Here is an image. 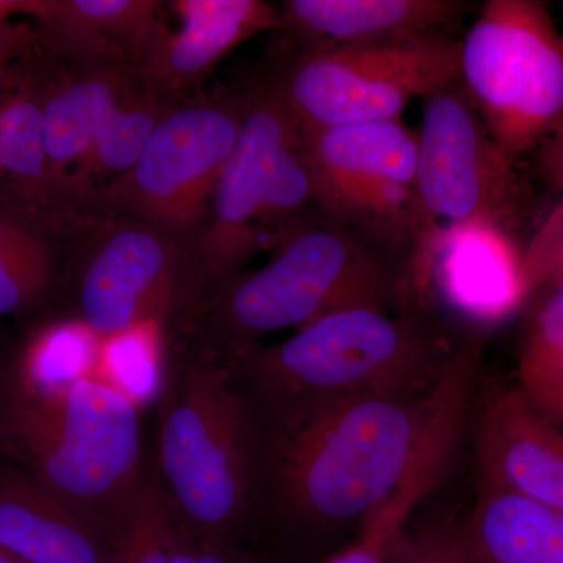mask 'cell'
I'll return each mask as SVG.
<instances>
[{"label": "cell", "instance_id": "cell-23", "mask_svg": "<svg viewBox=\"0 0 563 563\" xmlns=\"http://www.w3.org/2000/svg\"><path fill=\"white\" fill-rule=\"evenodd\" d=\"M101 342L79 321L58 312L32 325L2 368L25 387H65L91 376Z\"/></svg>", "mask_w": 563, "mask_h": 563}, {"label": "cell", "instance_id": "cell-18", "mask_svg": "<svg viewBox=\"0 0 563 563\" xmlns=\"http://www.w3.org/2000/svg\"><path fill=\"white\" fill-rule=\"evenodd\" d=\"M176 32H163L140 70L144 84L179 101L247 40L274 32L279 9L265 0H174Z\"/></svg>", "mask_w": 563, "mask_h": 563}, {"label": "cell", "instance_id": "cell-15", "mask_svg": "<svg viewBox=\"0 0 563 563\" xmlns=\"http://www.w3.org/2000/svg\"><path fill=\"white\" fill-rule=\"evenodd\" d=\"M43 58V125L52 180L70 210L88 220L98 207L81 198L74 177L106 122L143 79L128 66H69Z\"/></svg>", "mask_w": 563, "mask_h": 563}, {"label": "cell", "instance_id": "cell-13", "mask_svg": "<svg viewBox=\"0 0 563 563\" xmlns=\"http://www.w3.org/2000/svg\"><path fill=\"white\" fill-rule=\"evenodd\" d=\"M431 280L476 324L510 317L539 288L531 258L521 254L514 233L490 222L437 229L428 247V287Z\"/></svg>", "mask_w": 563, "mask_h": 563}, {"label": "cell", "instance_id": "cell-21", "mask_svg": "<svg viewBox=\"0 0 563 563\" xmlns=\"http://www.w3.org/2000/svg\"><path fill=\"white\" fill-rule=\"evenodd\" d=\"M462 536L474 563H563V514L487 485Z\"/></svg>", "mask_w": 563, "mask_h": 563}, {"label": "cell", "instance_id": "cell-35", "mask_svg": "<svg viewBox=\"0 0 563 563\" xmlns=\"http://www.w3.org/2000/svg\"><path fill=\"white\" fill-rule=\"evenodd\" d=\"M562 269H563V265H562Z\"/></svg>", "mask_w": 563, "mask_h": 563}, {"label": "cell", "instance_id": "cell-32", "mask_svg": "<svg viewBox=\"0 0 563 563\" xmlns=\"http://www.w3.org/2000/svg\"><path fill=\"white\" fill-rule=\"evenodd\" d=\"M540 163L548 180L558 190L563 191V122L561 128L544 141Z\"/></svg>", "mask_w": 563, "mask_h": 563}, {"label": "cell", "instance_id": "cell-5", "mask_svg": "<svg viewBox=\"0 0 563 563\" xmlns=\"http://www.w3.org/2000/svg\"><path fill=\"white\" fill-rule=\"evenodd\" d=\"M0 454L120 542L151 472L139 401L92 376L40 390L0 366Z\"/></svg>", "mask_w": 563, "mask_h": 563}, {"label": "cell", "instance_id": "cell-7", "mask_svg": "<svg viewBox=\"0 0 563 563\" xmlns=\"http://www.w3.org/2000/svg\"><path fill=\"white\" fill-rule=\"evenodd\" d=\"M459 81L507 157L563 122V33L537 0H488L461 41Z\"/></svg>", "mask_w": 563, "mask_h": 563}, {"label": "cell", "instance_id": "cell-28", "mask_svg": "<svg viewBox=\"0 0 563 563\" xmlns=\"http://www.w3.org/2000/svg\"><path fill=\"white\" fill-rule=\"evenodd\" d=\"M384 563H474L462 529L407 526L391 540Z\"/></svg>", "mask_w": 563, "mask_h": 563}, {"label": "cell", "instance_id": "cell-19", "mask_svg": "<svg viewBox=\"0 0 563 563\" xmlns=\"http://www.w3.org/2000/svg\"><path fill=\"white\" fill-rule=\"evenodd\" d=\"M462 0H285L276 33L284 54L448 33L468 13Z\"/></svg>", "mask_w": 563, "mask_h": 563}, {"label": "cell", "instance_id": "cell-9", "mask_svg": "<svg viewBox=\"0 0 563 563\" xmlns=\"http://www.w3.org/2000/svg\"><path fill=\"white\" fill-rule=\"evenodd\" d=\"M243 117L244 90L180 99L158 122L135 165L99 188L102 209L146 222L191 250Z\"/></svg>", "mask_w": 563, "mask_h": 563}, {"label": "cell", "instance_id": "cell-26", "mask_svg": "<svg viewBox=\"0 0 563 563\" xmlns=\"http://www.w3.org/2000/svg\"><path fill=\"white\" fill-rule=\"evenodd\" d=\"M317 211V195L306 136L299 129L291 140L282 147L274 165L272 180L263 202L258 235L273 247L282 236L287 235L299 222Z\"/></svg>", "mask_w": 563, "mask_h": 563}, {"label": "cell", "instance_id": "cell-31", "mask_svg": "<svg viewBox=\"0 0 563 563\" xmlns=\"http://www.w3.org/2000/svg\"><path fill=\"white\" fill-rule=\"evenodd\" d=\"M169 561L172 563H252V558L247 551L233 550V548L196 539L195 536L181 529L172 515Z\"/></svg>", "mask_w": 563, "mask_h": 563}, {"label": "cell", "instance_id": "cell-27", "mask_svg": "<svg viewBox=\"0 0 563 563\" xmlns=\"http://www.w3.org/2000/svg\"><path fill=\"white\" fill-rule=\"evenodd\" d=\"M172 512L152 470L121 543V563H172L169 561Z\"/></svg>", "mask_w": 563, "mask_h": 563}, {"label": "cell", "instance_id": "cell-11", "mask_svg": "<svg viewBox=\"0 0 563 563\" xmlns=\"http://www.w3.org/2000/svg\"><path fill=\"white\" fill-rule=\"evenodd\" d=\"M417 180L422 211L435 229L490 222L512 232L528 207L515 162L459 79L424 99Z\"/></svg>", "mask_w": 563, "mask_h": 563}, {"label": "cell", "instance_id": "cell-25", "mask_svg": "<svg viewBox=\"0 0 563 563\" xmlns=\"http://www.w3.org/2000/svg\"><path fill=\"white\" fill-rule=\"evenodd\" d=\"M544 284L518 347V388L540 412L563 424V269Z\"/></svg>", "mask_w": 563, "mask_h": 563}, {"label": "cell", "instance_id": "cell-24", "mask_svg": "<svg viewBox=\"0 0 563 563\" xmlns=\"http://www.w3.org/2000/svg\"><path fill=\"white\" fill-rule=\"evenodd\" d=\"M176 102L151 90L143 81L139 90L114 110L74 177L85 201L98 206L101 181L117 179L135 165L158 122Z\"/></svg>", "mask_w": 563, "mask_h": 563}, {"label": "cell", "instance_id": "cell-10", "mask_svg": "<svg viewBox=\"0 0 563 563\" xmlns=\"http://www.w3.org/2000/svg\"><path fill=\"white\" fill-rule=\"evenodd\" d=\"M317 210L422 257L437 229L418 195V132L402 120L303 132Z\"/></svg>", "mask_w": 563, "mask_h": 563}, {"label": "cell", "instance_id": "cell-29", "mask_svg": "<svg viewBox=\"0 0 563 563\" xmlns=\"http://www.w3.org/2000/svg\"><path fill=\"white\" fill-rule=\"evenodd\" d=\"M407 528L406 521L391 510L380 509L358 529V537L318 563H384L391 540Z\"/></svg>", "mask_w": 563, "mask_h": 563}, {"label": "cell", "instance_id": "cell-4", "mask_svg": "<svg viewBox=\"0 0 563 563\" xmlns=\"http://www.w3.org/2000/svg\"><path fill=\"white\" fill-rule=\"evenodd\" d=\"M151 470L174 521L202 542L247 551L261 490V444L224 363L163 335Z\"/></svg>", "mask_w": 563, "mask_h": 563}, {"label": "cell", "instance_id": "cell-17", "mask_svg": "<svg viewBox=\"0 0 563 563\" xmlns=\"http://www.w3.org/2000/svg\"><path fill=\"white\" fill-rule=\"evenodd\" d=\"M43 95L44 58L38 51L0 88V203L73 239L90 220L70 210L52 180Z\"/></svg>", "mask_w": 563, "mask_h": 563}, {"label": "cell", "instance_id": "cell-2", "mask_svg": "<svg viewBox=\"0 0 563 563\" xmlns=\"http://www.w3.org/2000/svg\"><path fill=\"white\" fill-rule=\"evenodd\" d=\"M472 332L418 307L352 309L224 363L258 444L332 407L433 387Z\"/></svg>", "mask_w": 563, "mask_h": 563}, {"label": "cell", "instance_id": "cell-1", "mask_svg": "<svg viewBox=\"0 0 563 563\" xmlns=\"http://www.w3.org/2000/svg\"><path fill=\"white\" fill-rule=\"evenodd\" d=\"M484 342H466L424 391L372 396L314 415L261 444L254 540L295 547L361 529L402 488L442 479L461 435Z\"/></svg>", "mask_w": 563, "mask_h": 563}, {"label": "cell", "instance_id": "cell-6", "mask_svg": "<svg viewBox=\"0 0 563 563\" xmlns=\"http://www.w3.org/2000/svg\"><path fill=\"white\" fill-rule=\"evenodd\" d=\"M62 313L99 340L158 325L180 333L198 310L190 247L146 222L102 210L70 239Z\"/></svg>", "mask_w": 563, "mask_h": 563}, {"label": "cell", "instance_id": "cell-22", "mask_svg": "<svg viewBox=\"0 0 563 563\" xmlns=\"http://www.w3.org/2000/svg\"><path fill=\"white\" fill-rule=\"evenodd\" d=\"M63 242L69 236L0 203V320L38 313L58 299Z\"/></svg>", "mask_w": 563, "mask_h": 563}, {"label": "cell", "instance_id": "cell-12", "mask_svg": "<svg viewBox=\"0 0 563 563\" xmlns=\"http://www.w3.org/2000/svg\"><path fill=\"white\" fill-rule=\"evenodd\" d=\"M299 129L268 76L244 90L239 139L214 188L202 231L190 250L198 295L196 314L262 250L258 220L274 165L282 147Z\"/></svg>", "mask_w": 563, "mask_h": 563}, {"label": "cell", "instance_id": "cell-20", "mask_svg": "<svg viewBox=\"0 0 563 563\" xmlns=\"http://www.w3.org/2000/svg\"><path fill=\"white\" fill-rule=\"evenodd\" d=\"M106 528L16 466H0V551L25 563H121Z\"/></svg>", "mask_w": 563, "mask_h": 563}, {"label": "cell", "instance_id": "cell-34", "mask_svg": "<svg viewBox=\"0 0 563 563\" xmlns=\"http://www.w3.org/2000/svg\"><path fill=\"white\" fill-rule=\"evenodd\" d=\"M0 195H2V185H0Z\"/></svg>", "mask_w": 563, "mask_h": 563}, {"label": "cell", "instance_id": "cell-8", "mask_svg": "<svg viewBox=\"0 0 563 563\" xmlns=\"http://www.w3.org/2000/svg\"><path fill=\"white\" fill-rule=\"evenodd\" d=\"M461 41L450 33L285 54L268 74L303 132L401 120L459 79Z\"/></svg>", "mask_w": 563, "mask_h": 563}, {"label": "cell", "instance_id": "cell-33", "mask_svg": "<svg viewBox=\"0 0 563 563\" xmlns=\"http://www.w3.org/2000/svg\"><path fill=\"white\" fill-rule=\"evenodd\" d=\"M0 563H25L20 561V559L13 558V555L3 553L0 551Z\"/></svg>", "mask_w": 563, "mask_h": 563}, {"label": "cell", "instance_id": "cell-16", "mask_svg": "<svg viewBox=\"0 0 563 563\" xmlns=\"http://www.w3.org/2000/svg\"><path fill=\"white\" fill-rule=\"evenodd\" d=\"M476 453L484 485L563 514V432L520 388L484 396Z\"/></svg>", "mask_w": 563, "mask_h": 563}, {"label": "cell", "instance_id": "cell-14", "mask_svg": "<svg viewBox=\"0 0 563 563\" xmlns=\"http://www.w3.org/2000/svg\"><path fill=\"white\" fill-rule=\"evenodd\" d=\"M157 0H14L33 21L40 49L69 66L121 65L141 70L163 32Z\"/></svg>", "mask_w": 563, "mask_h": 563}, {"label": "cell", "instance_id": "cell-30", "mask_svg": "<svg viewBox=\"0 0 563 563\" xmlns=\"http://www.w3.org/2000/svg\"><path fill=\"white\" fill-rule=\"evenodd\" d=\"M0 0V88L9 81L20 63L40 51L38 36L31 24H16Z\"/></svg>", "mask_w": 563, "mask_h": 563}, {"label": "cell", "instance_id": "cell-3", "mask_svg": "<svg viewBox=\"0 0 563 563\" xmlns=\"http://www.w3.org/2000/svg\"><path fill=\"white\" fill-rule=\"evenodd\" d=\"M424 291L420 254L317 210L282 236L265 266L221 285L176 336L228 363L273 333L344 310L402 309Z\"/></svg>", "mask_w": 563, "mask_h": 563}]
</instances>
